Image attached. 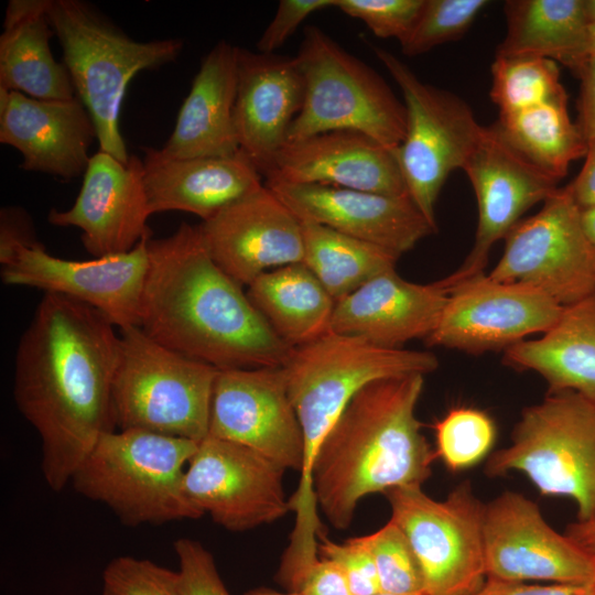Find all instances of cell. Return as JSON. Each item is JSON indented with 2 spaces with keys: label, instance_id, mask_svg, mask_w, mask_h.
<instances>
[{
  "label": "cell",
  "instance_id": "7c38bea8",
  "mask_svg": "<svg viewBox=\"0 0 595 595\" xmlns=\"http://www.w3.org/2000/svg\"><path fill=\"white\" fill-rule=\"evenodd\" d=\"M487 275L532 285L563 306L595 292V249L567 185L509 231L504 253Z\"/></svg>",
  "mask_w": 595,
  "mask_h": 595
},
{
  "label": "cell",
  "instance_id": "52a82bcc",
  "mask_svg": "<svg viewBox=\"0 0 595 595\" xmlns=\"http://www.w3.org/2000/svg\"><path fill=\"white\" fill-rule=\"evenodd\" d=\"M119 335L112 388L117 428L203 441L219 370L167 348L140 326Z\"/></svg>",
  "mask_w": 595,
  "mask_h": 595
},
{
  "label": "cell",
  "instance_id": "f546056e",
  "mask_svg": "<svg viewBox=\"0 0 595 595\" xmlns=\"http://www.w3.org/2000/svg\"><path fill=\"white\" fill-rule=\"evenodd\" d=\"M507 32L497 56H534L561 63L574 74L589 57L584 0H508Z\"/></svg>",
  "mask_w": 595,
  "mask_h": 595
},
{
  "label": "cell",
  "instance_id": "db71d44e",
  "mask_svg": "<svg viewBox=\"0 0 595 595\" xmlns=\"http://www.w3.org/2000/svg\"><path fill=\"white\" fill-rule=\"evenodd\" d=\"M374 595H428L425 592L423 593H419V594H398V593H390V592H385V591H380Z\"/></svg>",
  "mask_w": 595,
  "mask_h": 595
},
{
  "label": "cell",
  "instance_id": "ba28073f",
  "mask_svg": "<svg viewBox=\"0 0 595 595\" xmlns=\"http://www.w3.org/2000/svg\"><path fill=\"white\" fill-rule=\"evenodd\" d=\"M484 472L521 473L542 496L571 498L577 521L595 518V404L574 391H548L523 409L511 443L489 455Z\"/></svg>",
  "mask_w": 595,
  "mask_h": 595
},
{
  "label": "cell",
  "instance_id": "74e56055",
  "mask_svg": "<svg viewBox=\"0 0 595 595\" xmlns=\"http://www.w3.org/2000/svg\"><path fill=\"white\" fill-rule=\"evenodd\" d=\"M102 595H182L177 571L130 555L112 559L102 573Z\"/></svg>",
  "mask_w": 595,
  "mask_h": 595
},
{
  "label": "cell",
  "instance_id": "f5cc1de1",
  "mask_svg": "<svg viewBox=\"0 0 595 595\" xmlns=\"http://www.w3.org/2000/svg\"><path fill=\"white\" fill-rule=\"evenodd\" d=\"M589 55H595V24L589 26Z\"/></svg>",
  "mask_w": 595,
  "mask_h": 595
},
{
  "label": "cell",
  "instance_id": "8d00e7d4",
  "mask_svg": "<svg viewBox=\"0 0 595 595\" xmlns=\"http://www.w3.org/2000/svg\"><path fill=\"white\" fill-rule=\"evenodd\" d=\"M364 539L372 555L381 591L398 594L424 592L419 562L397 523L389 520Z\"/></svg>",
  "mask_w": 595,
  "mask_h": 595
},
{
  "label": "cell",
  "instance_id": "603a6c76",
  "mask_svg": "<svg viewBox=\"0 0 595 595\" xmlns=\"http://www.w3.org/2000/svg\"><path fill=\"white\" fill-rule=\"evenodd\" d=\"M94 139L95 125L78 97L41 100L0 87V142L21 153L22 170L78 177Z\"/></svg>",
  "mask_w": 595,
  "mask_h": 595
},
{
  "label": "cell",
  "instance_id": "ffe728a7",
  "mask_svg": "<svg viewBox=\"0 0 595 595\" xmlns=\"http://www.w3.org/2000/svg\"><path fill=\"white\" fill-rule=\"evenodd\" d=\"M152 214L143 184V162L131 154L128 163L98 151L90 156L75 203L52 208L47 221L82 230L84 248L95 258L132 250L151 237Z\"/></svg>",
  "mask_w": 595,
  "mask_h": 595
},
{
  "label": "cell",
  "instance_id": "c3c4849f",
  "mask_svg": "<svg viewBox=\"0 0 595 595\" xmlns=\"http://www.w3.org/2000/svg\"><path fill=\"white\" fill-rule=\"evenodd\" d=\"M565 534L585 551L595 554V518L575 521L567 526Z\"/></svg>",
  "mask_w": 595,
  "mask_h": 595
},
{
  "label": "cell",
  "instance_id": "7bdbcfd3",
  "mask_svg": "<svg viewBox=\"0 0 595 595\" xmlns=\"http://www.w3.org/2000/svg\"><path fill=\"white\" fill-rule=\"evenodd\" d=\"M41 245L31 216L22 207L6 206L0 212V262L9 263L19 249Z\"/></svg>",
  "mask_w": 595,
  "mask_h": 595
},
{
  "label": "cell",
  "instance_id": "3957f363",
  "mask_svg": "<svg viewBox=\"0 0 595 595\" xmlns=\"http://www.w3.org/2000/svg\"><path fill=\"white\" fill-rule=\"evenodd\" d=\"M423 387L420 374L371 381L326 435L313 463L312 487L335 529L350 526L364 497L422 486L432 475L435 451L415 414Z\"/></svg>",
  "mask_w": 595,
  "mask_h": 595
},
{
  "label": "cell",
  "instance_id": "9c48e42d",
  "mask_svg": "<svg viewBox=\"0 0 595 595\" xmlns=\"http://www.w3.org/2000/svg\"><path fill=\"white\" fill-rule=\"evenodd\" d=\"M295 57L305 90L288 142L326 131L354 130L387 148L400 145L405 133V107L375 69L316 25L304 29Z\"/></svg>",
  "mask_w": 595,
  "mask_h": 595
},
{
  "label": "cell",
  "instance_id": "836d02e7",
  "mask_svg": "<svg viewBox=\"0 0 595 595\" xmlns=\"http://www.w3.org/2000/svg\"><path fill=\"white\" fill-rule=\"evenodd\" d=\"M558 64L534 56H497L491 64L490 98L509 113L566 98Z\"/></svg>",
  "mask_w": 595,
  "mask_h": 595
},
{
  "label": "cell",
  "instance_id": "f6af8a7d",
  "mask_svg": "<svg viewBox=\"0 0 595 595\" xmlns=\"http://www.w3.org/2000/svg\"><path fill=\"white\" fill-rule=\"evenodd\" d=\"M476 595H595V584H531L486 580Z\"/></svg>",
  "mask_w": 595,
  "mask_h": 595
},
{
  "label": "cell",
  "instance_id": "484cf974",
  "mask_svg": "<svg viewBox=\"0 0 595 595\" xmlns=\"http://www.w3.org/2000/svg\"><path fill=\"white\" fill-rule=\"evenodd\" d=\"M143 184L151 214L178 210L203 221L263 185L261 174L239 150L226 156L170 159L143 148Z\"/></svg>",
  "mask_w": 595,
  "mask_h": 595
},
{
  "label": "cell",
  "instance_id": "30bf717a",
  "mask_svg": "<svg viewBox=\"0 0 595 595\" xmlns=\"http://www.w3.org/2000/svg\"><path fill=\"white\" fill-rule=\"evenodd\" d=\"M372 51L402 93L407 123L396 154L409 196L437 228L435 204L441 190L452 172L463 170L484 126L461 97L423 83L389 51L378 46Z\"/></svg>",
  "mask_w": 595,
  "mask_h": 595
},
{
  "label": "cell",
  "instance_id": "e0dca14e",
  "mask_svg": "<svg viewBox=\"0 0 595 595\" xmlns=\"http://www.w3.org/2000/svg\"><path fill=\"white\" fill-rule=\"evenodd\" d=\"M149 239L128 252L84 261L54 257L42 245L21 248L1 267V280L85 303L119 329L140 326Z\"/></svg>",
  "mask_w": 595,
  "mask_h": 595
},
{
  "label": "cell",
  "instance_id": "7402d4cb",
  "mask_svg": "<svg viewBox=\"0 0 595 595\" xmlns=\"http://www.w3.org/2000/svg\"><path fill=\"white\" fill-rule=\"evenodd\" d=\"M304 78L295 56L238 47L234 121L239 149L269 175L302 109Z\"/></svg>",
  "mask_w": 595,
  "mask_h": 595
},
{
  "label": "cell",
  "instance_id": "d590c367",
  "mask_svg": "<svg viewBox=\"0 0 595 595\" xmlns=\"http://www.w3.org/2000/svg\"><path fill=\"white\" fill-rule=\"evenodd\" d=\"M488 3L486 0H425L412 31L400 43L402 53L418 56L458 40Z\"/></svg>",
  "mask_w": 595,
  "mask_h": 595
},
{
  "label": "cell",
  "instance_id": "4fadbf2b",
  "mask_svg": "<svg viewBox=\"0 0 595 595\" xmlns=\"http://www.w3.org/2000/svg\"><path fill=\"white\" fill-rule=\"evenodd\" d=\"M284 469L257 451L207 435L184 474V491L203 513L230 531L272 523L290 510Z\"/></svg>",
  "mask_w": 595,
  "mask_h": 595
},
{
  "label": "cell",
  "instance_id": "816d5d0a",
  "mask_svg": "<svg viewBox=\"0 0 595 595\" xmlns=\"http://www.w3.org/2000/svg\"><path fill=\"white\" fill-rule=\"evenodd\" d=\"M586 17L591 24H595V0H584Z\"/></svg>",
  "mask_w": 595,
  "mask_h": 595
},
{
  "label": "cell",
  "instance_id": "8fae6325",
  "mask_svg": "<svg viewBox=\"0 0 595 595\" xmlns=\"http://www.w3.org/2000/svg\"><path fill=\"white\" fill-rule=\"evenodd\" d=\"M391 518L403 531L419 562L428 595H476L486 577L484 509L468 480L443 500L421 485L385 494Z\"/></svg>",
  "mask_w": 595,
  "mask_h": 595
},
{
  "label": "cell",
  "instance_id": "60d3db41",
  "mask_svg": "<svg viewBox=\"0 0 595 595\" xmlns=\"http://www.w3.org/2000/svg\"><path fill=\"white\" fill-rule=\"evenodd\" d=\"M173 545L182 595H229L212 553L201 542L180 538Z\"/></svg>",
  "mask_w": 595,
  "mask_h": 595
},
{
  "label": "cell",
  "instance_id": "ab89813d",
  "mask_svg": "<svg viewBox=\"0 0 595 595\" xmlns=\"http://www.w3.org/2000/svg\"><path fill=\"white\" fill-rule=\"evenodd\" d=\"M318 555L340 569L354 595H374L381 591L376 565L364 536L337 543L322 534L318 539Z\"/></svg>",
  "mask_w": 595,
  "mask_h": 595
},
{
  "label": "cell",
  "instance_id": "f1b7e54d",
  "mask_svg": "<svg viewBox=\"0 0 595 595\" xmlns=\"http://www.w3.org/2000/svg\"><path fill=\"white\" fill-rule=\"evenodd\" d=\"M47 0H10L0 36V87L41 100L76 96L71 76L51 51Z\"/></svg>",
  "mask_w": 595,
  "mask_h": 595
},
{
  "label": "cell",
  "instance_id": "4dcf8cb0",
  "mask_svg": "<svg viewBox=\"0 0 595 595\" xmlns=\"http://www.w3.org/2000/svg\"><path fill=\"white\" fill-rule=\"evenodd\" d=\"M246 293L275 335L292 348L331 332L335 301L303 262L261 273Z\"/></svg>",
  "mask_w": 595,
  "mask_h": 595
},
{
  "label": "cell",
  "instance_id": "681fc988",
  "mask_svg": "<svg viewBox=\"0 0 595 595\" xmlns=\"http://www.w3.org/2000/svg\"><path fill=\"white\" fill-rule=\"evenodd\" d=\"M581 219L585 235L595 249V207L581 209Z\"/></svg>",
  "mask_w": 595,
  "mask_h": 595
},
{
  "label": "cell",
  "instance_id": "f35d334b",
  "mask_svg": "<svg viewBox=\"0 0 595 595\" xmlns=\"http://www.w3.org/2000/svg\"><path fill=\"white\" fill-rule=\"evenodd\" d=\"M425 0H335V8L363 21L378 37L402 43L412 31Z\"/></svg>",
  "mask_w": 595,
  "mask_h": 595
},
{
  "label": "cell",
  "instance_id": "7a4b0ae2",
  "mask_svg": "<svg viewBox=\"0 0 595 595\" xmlns=\"http://www.w3.org/2000/svg\"><path fill=\"white\" fill-rule=\"evenodd\" d=\"M148 255L140 327L150 337L218 370L283 366L292 347L215 263L199 225L150 238Z\"/></svg>",
  "mask_w": 595,
  "mask_h": 595
},
{
  "label": "cell",
  "instance_id": "44dd1931",
  "mask_svg": "<svg viewBox=\"0 0 595 595\" xmlns=\"http://www.w3.org/2000/svg\"><path fill=\"white\" fill-rule=\"evenodd\" d=\"M264 185L300 219L322 224L398 257L437 231L409 195L280 181H266Z\"/></svg>",
  "mask_w": 595,
  "mask_h": 595
},
{
  "label": "cell",
  "instance_id": "4316f807",
  "mask_svg": "<svg viewBox=\"0 0 595 595\" xmlns=\"http://www.w3.org/2000/svg\"><path fill=\"white\" fill-rule=\"evenodd\" d=\"M238 46L219 41L202 61L173 132L159 153L170 159L226 156L238 152L234 108Z\"/></svg>",
  "mask_w": 595,
  "mask_h": 595
},
{
  "label": "cell",
  "instance_id": "e575fe53",
  "mask_svg": "<svg viewBox=\"0 0 595 595\" xmlns=\"http://www.w3.org/2000/svg\"><path fill=\"white\" fill-rule=\"evenodd\" d=\"M435 455L451 472H461L482 462L496 440L494 420L484 411L456 407L434 425Z\"/></svg>",
  "mask_w": 595,
  "mask_h": 595
},
{
  "label": "cell",
  "instance_id": "1f68e13d",
  "mask_svg": "<svg viewBox=\"0 0 595 595\" xmlns=\"http://www.w3.org/2000/svg\"><path fill=\"white\" fill-rule=\"evenodd\" d=\"M493 126L517 153L559 181L587 150L585 137L569 115L567 97L499 113Z\"/></svg>",
  "mask_w": 595,
  "mask_h": 595
},
{
  "label": "cell",
  "instance_id": "7dc6e473",
  "mask_svg": "<svg viewBox=\"0 0 595 595\" xmlns=\"http://www.w3.org/2000/svg\"><path fill=\"white\" fill-rule=\"evenodd\" d=\"M584 159L581 171L567 184L573 199L581 209L595 207V140L588 142Z\"/></svg>",
  "mask_w": 595,
  "mask_h": 595
},
{
  "label": "cell",
  "instance_id": "83f0119b",
  "mask_svg": "<svg viewBox=\"0 0 595 595\" xmlns=\"http://www.w3.org/2000/svg\"><path fill=\"white\" fill-rule=\"evenodd\" d=\"M502 363L539 374L549 392L574 391L595 404V292L564 306L539 338L506 349Z\"/></svg>",
  "mask_w": 595,
  "mask_h": 595
},
{
  "label": "cell",
  "instance_id": "d6a6232c",
  "mask_svg": "<svg viewBox=\"0 0 595 595\" xmlns=\"http://www.w3.org/2000/svg\"><path fill=\"white\" fill-rule=\"evenodd\" d=\"M300 221L303 236L302 262L335 302L372 278L396 269L399 257L379 246L312 220Z\"/></svg>",
  "mask_w": 595,
  "mask_h": 595
},
{
  "label": "cell",
  "instance_id": "8992f818",
  "mask_svg": "<svg viewBox=\"0 0 595 595\" xmlns=\"http://www.w3.org/2000/svg\"><path fill=\"white\" fill-rule=\"evenodd\" d=\"M197 445L144 430H115L98 440L71 484L129 527L199 519L204 515L190 501L183 485Z\"/></svg>",
  "mask_w": 595,
  "mask_h": 595
},
{
  "label": "cell",
  "instance_id": "2e32d148",
  "mask_svg": "<svg viewBox=\"0 0 595 595\" xmlns=\"http://www.w3.org/2000/svg\"><path fill=\"white\" fill-rule=\"evenodd\" d=\"M463 171L476 195L478 223L466 259L439 280L447 292L484 274L494 245L506 238L528 209L552 195L560 183L517 153L493 125L484 127Z\"/></svg>",
  "mask_w": 595,
  "mask_h": 595
},
{
  "label": "cell",
  "instance_id": "f907efd6",
  "mask_svg": "<svg viewBox=\"0 0 595 595\" xmlns=\"http://www.w3.org/2000/svg\"><path fill=\"white\" fill-rule=\"evenodd\" d=\"M244 595H300L295 592H279L268 587H258L246 592Z\"/></svg>",
  "mask_w": 595,
  "mask_h": 595
},
{
  "label": "cell",
  "instance_id": "d4e9b609",
  "mask_svg": "<svg viewBox=\"0 0 595 595\" xmlns=\"http://www.w3.org/2000/svg\"><path fill=\"white\" fill-rule=\"evenodd\" d=\"M448 293L435 281L419 284L394 270L383 272L335 302L331 332L360 337L371 344L401 348L426 338L435 328Z\"/></svg>",
  "mask_w": 595,
  "mask_h": 595
},
{
  "label": "cell",
  "instance_id": "277c9868",
  "mask_svg": "<svg viewBox=\"0 0 595 595\" xmlns=\"http://www.w3.org/2000/svg\"><path fill=\"white\" fill-rule=\"evenodd\" d=\"M282 367L304 441L299 485L289 498L295 519L288 549L296 555H311L322 534L312 468L326 435L363 387L385 378L425 376L439 367V360L431 351L387 348L329 332L292 348Z\"/></svg>",
  "mask_w": 595,
  "mask_h": 595
},
{
  "label": "cell",
  "instance_id": "9a60e30c",
  "mask_svg": "<svg viewBox=\"0 0 595 595\" xmlns=\"http://www.w3.org/2000/svg\"><path fill=\"white\" fill-rule=\"evenodd\" d=\"M564 306L522 282H500L486 273L448 291L429 346L469 354L508 349L536 333H545Z\"/></svg>",
  "mask_w": 595,
  "mask_h": 595
},
{
  "label": "cell",
  "instance_id": "6da1fadb",
  "mask_svg": "<svg viewBox=\"0 0 595 595\" xmlns=\"http://www.w3.org/2000/svg\"><path fill=\"white\" fill-rule=\"evenodd\" d=\"M99 311L44 293L21 335L13 398L41 440V469L56 493L98 440L116 430L112 388L120 335Z\"/></svg>",
  "mask_w": 595,
  "mask_h": 595
},
{
  "label": "cell",
  "instance_id": "d6986e66",
  "mask_svg": "<svg viewBox=\"0 0 595 595\" xmlns=\"http://www.w3.org/2000/svg\"><path fill=\"white\" fill-rule=\"evenodd\" d=\"M215 263L240 285L261 273L302 262L299 217L264 184L199 225Z\"/></svg>",
  "mask_w": 595,
  "mask_h": 595
},
{
  "label": "cell",
  "instance_id": "ac0fdd59",
  "mask_svg": "<svg viewBox=\"0 0 595 595\" xmlns=\"http://www.w3.org/2000/svg\"><path fill=\"white\" fill-rule=\"evenodd\" d=\"M208 435L248 446L284 470L300 472L303 433L283 367L219 370Z\"/></svg>",
  "mask_w": 595,
  "mask_h": 595
},
{
  "label": "cell",
  "instance_id": "5b68a950",
  "mask_svg": "<svg viewBox=\"0 0 595 595\" xmlns=\"http://www.w3.org/2000/svg\"><path fill=\"white\" fill-rule=\"evenodd\" d=\"M46 14L76 96L95 125L99 151L128 163L119 126L128 85L139 72L175 61L183 40L137 41L82 0H47Z\"/></svg>",
  "mask_w": 595,
  "mask_h": 595
},
{
  "label": "cell",
  "instance_id": "5bb4252c",
  "mask_svg": "<svg viewBox=\"0 0 595 595\" xmlns=\"http://www.w3.org/2000/svg\"><path fill=\"white\" fill-rule=\"evenodd\" d=\"M484 555L487 580L595 584V554L554 530L520 493L485 504Z\"/></svg>",
  "mask_w": 595,
  "mask_h": 595
},
{
  "label": "cell",
  "instance_id": "cb8c5ba5",
  "mask_svg": "<svg viewBox=\"0 0 595 595\" xmlns=\"http://www.w3.org/2000/svg\"><path fill=\"white\" fill-rule=\"evenodd\" d=\"M396 150L359 131H326L288 142L264 178L407 196Z\"/></svg>",
  "mask_w": 595,
  "mask_h": 595
},
{
  "label": "cell",
  "instance_id": "bcb514c9",
  "mask_svg": "<svg viewBox=\"0 0 595 595\" xmlns=\"http://www.w3.org/2000/svg\"><path fill=\"white\" fill-rule=\"evenodd\" d=\"M580 79L576 125L587 143L595 140V55L575 73Z\"/></svg>",
  "mask_w": 595,
  "mask_h": 595
},
{
  "label": "cell",
  "instance_id": "b9f144b4",
  "mask_svg": "<svg viewBox=\"0 0 595 595\" xmlns=\"http://www.w3.org/2000/svg\"><path fill=\"white\" fill-rule=\"evenodd\" d=\"M329 7H335V0H280L256 44L258 52L273 54L311 14Z\"/></svg>",
  "mask_w": 595,
  "mask_h": 595
},
{
  "label": "cell",
  "instance_id": "ee69618b",
  "mask_svg": "<svg viewBox=\"0 0 595 595\" xmlns=\"http://www.w3.org/2000/svg\"><path fill=\"white\" fill-rule=\"evenodd\" d=\"M290 592L300 595H354L340 569L321 556L305 570Z\"/></svg>",
  "mask_w": 595,
  "mask_h": 595
}]
</instances>
